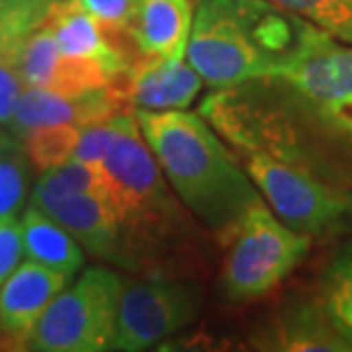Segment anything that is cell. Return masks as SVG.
<instances>
[{"instance_id":"6da1fadb","label":"cell","mask_w":352,"mask_h":352,"mask_svg":"<svg viewBox=\"0 0 352 352\" xmlns=\"http://www.w3.org/2000/svg\"><path fill=\"white\" fill-rule=\"evenodd\" d=\"M199 112L234 151H265L352 190V91L307 94L265 76L215 89Z\"/></svg>"},{"instance_id":"7a4b0ae2","label":"cell","mask_w":352,"mask_h":352,"mask_svg":"<svg viewBox=\"0 0 352 352\" xmlns=\"http://www.w3.org/2000/svg\"><path fill=\"white\" fill-rule=\"evenodd\" d=\"M133 112L174 195L210 234L224 238L254 204L263 201L234 149L201 112Z\"/></svg>"},{"instance_id":"3957f363","label":"cell","mask_w":352,"mask_h":352,"mask_svg":"<svg viewBox=\"0 0 352 352\" xmlns=\"http://www.w3.org/2000/svg\"><path fill=\"white\" fill-rule=\"evenodd\" d=\"M316 25L265 0H199L186 60L213 89L281 72Z\"/></svg>"},{"instance_id":"277c9868","label":"cell","mask_w":352,"mask_h":352,"mask_svg":"<svg viewBox=\"0 0 352 352\" xmlns=\"http://www.w3.org/2000/svg\"><path fill=\"white\" fill-rule=\"evenodd\" d=\"M110 174L112 195L124 231L126 267L138 270L156 261L160 250L188 227V208L163 176L156 156L144 142L135 112H124L119 131L101 160Z\"/></svg>"},{"instance_id":"5b68a950","label":"cell","mask_w":352,"mask_h":352,"mask_svg":"<svg viewBox=\"0 0 352 352\" xmlns=\"http://www.w3.org/2000/svg\"><path fill=\"white\" fill-rule=\"evenodd\" d=\"M222 241L227 243L224 293L231 302H256L291 277L309 256L314 238L291 229L265 201H258Z\"/></svg>"},{"instance_id":"8992f818","label":"cell","mask_w":352,"mask_h":352,"mask_svg":"<svg viewBox=\"0 0 352 352\" xmlns=\"http://www.w3.org/2000/svg\"><path fill=\"white\" fill-rule=\"evenodd\" d=\"M263 201L288 227L311 238L352 234V190L265 151H234Z\"/></svg>"},{"instance_id":"52a82bcc","label":"cell","mask_w":352,"mask_h":352,"mask_svg":"<svg viewBox=\"0 0 352 352\" xmlns=\"http://www.w3.org/2000/svg\"><path fill=\"white\" fill-rule=\"evenodd\" d=\"M124 284L122 274L110 267L82 270L78 279L55 295L23 348L37 352L110 350Z\"/></svg>"},{"instance_id":"ba28073f","label":"cell","mask_w":352,"mask_h":352,"mask_svg":"<svg viewBox=\"0 0 352 352\" xmlns=\"http://www.w3.org/2000/svg\"><path fill=\"white\" fill-rule=\"evenodd\" d=\"M199 311L201 293L188 281L153 274L124 284L110 350H149L192 325Z\"/></svg>"},{"instance_id":"9c48e42d","label":"cell","mask_w":352,"mask_h":352,"mask_svg":"<svg viewBox=\"0 0 352 352\" xmlns=\"http://www.w3.org/2000/svg\"><path fill=\"white\" fill-rule=\"evenodd\" d=\"M32 206L62 224L82 250L112 265L126 267L124 231L110 197L89 192H41L32 190Z\"/></svg>"},{"instance_id":"30bf717a","label":"cell","mask_w":352,"mask_h":352,"mask_svg":"<svg viewBox=\"0 0 352 352\" xmlns=\"http://www.w3.org/2000/svg\"><path fill=\"white\" fill-rule=\"evenodd\" d=\"M110 87L133 110H186L199 96L204 80L186 58L138 53Z\"/></svg>"},{"instance_id":"8fae6325","label":"cell","mask_w":352,"mask_h":352,"mask_svg":"<svg viewBox=\"0 0 352 352\" xmlns=\"http://www.w3.org/2000/svg\"><path fill=\"white\" fill-rule=\"evenodd\" d=\"M72 277L28 258L0 286V332L14 343L30 339L37 320Z\"/></svg>"},{"instance_id":"7c38bea8","label":"cell","mask_w":352,"mask_h":352,"mask_svg":"<svg viewBox=\"0 0 352 352\" xmlns=\"http://www.w3.org/2000/svg\"><path fill=\"white\" fill-rule=\"evenodd\" d=\"M195 12L197 0H133L126 37L142 55L183 60Z\"/></svg>"},{"instance_id":"4fadbf2b","label":"cell","mask_w":352,"mask_h":352,"mask_svg":"<svg viewBox=\"0 0 352 352\" xmlns=\"http://www.w3.org/2000/svg\"><path fill=\"white\" fill-rule=\"evenodd\" d=\"M258 348L284 352H348V343L336 334L318 298H293L274 314Z\"/></svg>"},{"instance_id":"5bb4252c","label":"cell","mask_w":352,"mask_h":352,"mask_svg":"<svg viewBox=\"0 0 352 352\" xmlns=\"http://www.w3.org/2000/svg\"><path fill=\"white\" fill-rule=\"evenodd\" d=\"M55 34L60 51L72 58H94L108 65L115 76L129 67L135 55L126 53L108 37L101 23L82 7L80 0H58L48 12L46 23Z\"/></svg>"},{"instance_id":"9a60e30c","label":"cell","mask_w":352,"mask_h":352,"mask_svg":"<svg viewBox=\"0 0 352 352\" xmlns=\"http://www.w3.org/2000/svg\"><path fill=\"white\" fill-rule=\"evenodd\" d=\"M23 254L30 261L48 265L67 277H76L85 267V250L69 231L37 206H28L21 217Z\"/></svg>"},{"instance_id":"2e32d148","label":"cell","mask_w":352,"mask_h":352,"mask_svg":"<svg viewBox=\"0 0 352 352\" xmlns=\"http://www.w3.org/2000/svg\"><path fill=\"white\" fill-rule=\"evenodd\" d=\"M318 300L336 334L352 350V241L325 265L318 284Z\"/></svg>"},{"instance_id":"e0dca14e","label":"cell","mask_w":352,"mask_h":352,"mask_svg":"<svg viewBox=\"0 0 352 352\" xmlns=\"http://www.w3.org/2000/svg\"><path fill=\"white\" fill-rule=\"evenodd\" d=\"M32 163L23 140L7 131L0 135V220H14L30 195Z\"/></svg>"},{"instance_id":"ac0fdd59","label":"cell","mask_w":352,"mask_h":352,"mask_svg":"<svg viewBox=\"0 0 352 352\" xmlns=\"http://www.w3.org/2000/svg\"><path fill=\"white\" fill-rule=\"evenodd\" d=\"M58 0H0V60H16L32 32L46 23Z\"/></svg>"},{"instance_id":"d6986e66","label":"cell","mask_w":352,"mask_h":352,"mask_svg":"<svg viewBox=\"0 0 352 352\" xmlns=\"http://www.w3.org/2000/svg\"><path fill=\"white\" fill-rule=\"evenodd\" d=\"M80 126L78 124H51L39 126L30 133H25L23 146L34 170L46 172L51 167H58L74 158L78 146Z\"/></svg>"},{"instance_id":"ffe728a7","label":"cell","mask_w":352,"mask_h":352,"mask_svg":"<svg viewBox=\"0 0 352 352\" xmlns=\"http://www.w3.org/2000/svg\"><path fill=\"white\" fill-rule=\"evenodd\" d=\"M279 10L309 21L322 32L352 44V0H265Z\"/></svg>"},{"instance_id":"44dd1931","label":"cell","mask_w":352,"mask_h":352,"mask_svg":"<svg viewBox=\"0 0 352 352\" xmlns=\"http://www.w3.org/2000/svg\"><path fill=\"white\" fill-rule=\"evenodd\" d=\"M60 46L55 41V34L48 25H41L37 32H32L23 48L16 55L19 72L23 76L25 85L32 87H48L53 78V72L60 62Z\"/></svg>"},{"instance_id":"7402d4cb","label":"cell","mask_w":352,"mask_h":352,"mask_svg":"<svg viewBox=\"0 0 352 352\" xmlns=\"http://www.w3.org/2000/svg\"><path fill=\"white\" fill-rule=\"evenodd\" d=\"M80 3L101 23L103 30L108 32V37L119 48H124L131 55L138 53L135 46L131 44V39L126 37V23H129L133 0H80Z\"/></svg>"},{"instance_id":"603a6c76","label":"cell","mask_w":352,"mask_h":352,"mask_svg":"<svg viewBox=\"0 0 352 352\" xmlns=\"http://www.w3.org/2000/svg\"><path fill=\"white\" fill-rule=\"evenodd\" d=\"M25 80L19 72L16 60H0V124L10 126L19 96L23 94Z\"/></svg>"},{"instance_id":"cb8c5ba5","label":"cell","mask_w":352,"mask_h":352,"mask_svg":"<svg viewBox=\"0 0 352 352\" xmlns=\"http://www.w3.org/2000/svg\"><path fill=\"white\" fill-rule=\"evenodd\" d=\"M23 256V241H21V224L14 220H0V286L16 270Z\"/></svg>"},{"instance_id":"d4e9b609","label":"cell","mask_w":352,"mask_h":352,"mask_svg":"<svg viewBox=\"0 0 352 352\" xmlns=\"http://www.w3.org/2000/svg\"><path fill=\"white\" fill-rule=\"evenodd\" d=\"M197 3H199V0H197Z\"/></svg>"}]
</instances>
